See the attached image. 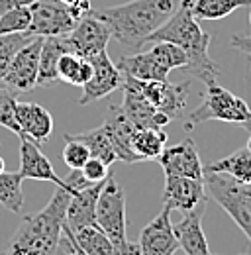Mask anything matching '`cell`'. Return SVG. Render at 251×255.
<instances>
[{"label":"cell","mask_w":251,"mask_h":255,"mask_svg":"<svg viewBox=\"0 0 251 255\" xmlns=\"http://www.w3.org/2000/svg\"><path fill=\"white\" fill-rule=\"evenodd\" d=\"M210 39V33L204 32L198 20L192 16V0H181L169 20L147 37L149 43L169 41L179 45L188 55V63L183 67V71L204 85L216 83L220 77L218 63L208 55Z\"/></svg>","instance_id":"obj_1"},{"label":"cell","mask_w":251,"mask_h":255,"mask_svg":"<svg viewBox=\"0 0 251 255\" xmlns=\"http://www.w3.org/2000/svg\"><path fill=\"white\" fill-rule=\"evenodd\" d=\"M181 0H129L120 6L93 8L94 16L102 20L122 47L137 51L147 43V37L163 26L177 10Z\"/></svg>","instance_id":"obj_2"},{"label":"cell","mask_w":251,"mask_h":255,"mask_svg":"<svg viewBox=\"0 0 251 255\" xmlns=\"http://www.w3.org/2000/svg\"><path fill=\"white\" fill-rule=\"evenodd\" d=\"M71 192L57 187L51 200L37 214L26 216L2 255H53L63 234Z\"/></svg>","instance_id":"obj_3"},{"label":"cell","mask_w":251,"mask_h":255,"mask_svg":"<svg viewBox=\"0 0 251 255\" xmlns=\"http://www.w3.org/2000/svg\"><path fill=\"white\" fill-rule=\"evenodd\" d=\"M250 118L251 108L244 98H240L234 93H230L228 89L220 87L218 83H210V85H206L204 102L188 114L185 129L190 131L196 124H202L208 120H220V122L244 126Z\"/></svg>","instance_id":"obj_4"},{"label":"cell","mask_w":251,"mask_h":255,"mask_svg":"<svg viewBox=\"0 0 251 255\" xmlns=\"http://www.w3.org/2000/svg\"><path fill=\"white\" fill-rule=\"evenodd\" d=\"M204 189L251 242V185L240 183L224 173L204 171Z\"/></svg>","instance_id":"obj_5"},{"label":"cell","mask_w":251,"mask_h":255,"mask_svg":"<svg viewBox=\"0 0 251 255\" xmlns=\"http://www.w3.org/2000/svg\"><path fill=\"white\" fill-rule=\"evenodd\" d=\"M94 222L110 238L114 246L127 240L126 238V192L114 181V177H106L104 187L98 194Z\"/></svg>","instance_id":"obj_6"},{"label":"cell","mask_w":251,"mask_h":255,"mask_svg":"<svg viewBox=\"0 0 251 255\" xmlns=\"http://www.w3.org/2000/svg\"><path fill=\"white\" fill-rule=\"evenodd\" d=\"M124 81H127L133 89H137L139 95L145 100H149L159 112L167 114L171 120L181 114L190 95V81H185V83H169L167 79L165 81H139L129 75H124Z\"/></svg>","instance_id":"obj_7"},{"label":"cell","mask_w":251,"mask_h":255,"mask_svg":"<svg viewBox=\"0 0 251 255\" xmlns=\"http://www.w3.org/2000/svg\"><path fill=\"white\" fill-rule=\"evenodd\" d=\"M61 37L67 51L77 53L81 57H91V55L100 53L108 47L112 33L102 20H98L93 12H89L85 18H81L77 22V26L71 32L67 35H61Z\"/></svg>","instance_id":"obj_8"},{"label":"cell","mask_w":251,"mask_h":255,"mask_svg":"<svg viewBox=\"0 0 251 255\" xmlns=\"http://www.w3.org/2000/svg\"><path fill=\"white\" fill-rule=\"evenodd\" d=\"M87 59L93 65V77L83 85V96L79 98L81 106H87L94 100L106 98L114 91L122 89V85H124V73L116 67V63H112L106 49L100 53H94Z\"/></svg>","instance_id":"obj_9"},{"label":"cell","mask_w":251,"mask_h":255,"mask_svg":"<svg viewBox=\"0 0 251 255\" xmlns=\"http://www.w3.org/2000/svg\"><path fill=\"white\" fill-rule=\"evenodd\" d=\"M43 37L35 35L28 41L12 59L6 75L0 79L2 85L18 91V93H30L37 87V71H39V51H41Z\"/></svg>","instance_id":"obj_10"},{"label":"cell","mask_w":251,"mask_h":255,"mask_svg":"<svg viewBox=\"0 0 251 255\" xmlns=\"http://www.w3.org/2000/svg\"><path fill=\"white\" fill-rule=\"evenodd\" d=\"M30 33L33 35H67L77 26V20L73 18L69 6L63 4L61 0H35L30 4Z\"/></svg>","instance_id":"obj_11"},{"label":"cell","mask_w":251,"mask_h":255,"mask_svg":"<svg viewBox=\"0 0 251 255\" xmlns=\"http://www.w3.org/2000/svg\"><path fill=\"white\" fill-rule=\"evenodd\" d=\"M157 159L165 171V177H190L198 181L204 179V165L190 137L177 145L165 147Z\"/></svg>","instance_id":"obj_12"},{"label":"cell","mask_w":251,"mask_h":255,"mask_svg":"<svg viewBox=\"0 0 251 255\" xmlns=\"http://www.w3.org/2000/svg\"><path fill=\"white\" fill-rule=\"evenodd\" d=\"M171 208L163 204V210L141 230L139 248L143 255H175L179 250V240L171 222Z\"/></svg>","instance_id":"obj_13"},{"label":"cell","mask_w":251,"mask_h":255,"mask_svg":"<svg viewBox=\"0 0 251 255\" xmlns=\"http://www.w3.org/2000/svg\"><path fill=\"white\" fill-rule=\"evenodd\" d=\"M208 194L204 189V179H190V177H165V191H163V204L171 210L190 212Z\"/></svg>","instance_id":"obj_14"},{"label":"cell","mask_w":251,"mask_h":255,"mask_svg":"<svg viewBox=\"0 0 251 255\" xmlns=\"http://www.w3.org/2000/svg\"><path fill=\"white\" fill-rule=\"evenodd\" d=\"M18 173L22 175L24 181L26 179L49 181V183H53V185H57V187H61V189H65V191H69L73 194L71 187L65 183V179L57 177L51 161L41 153L39 145L33 143L28 137H20V171Z\"/></svg>","instance_id":"obj_15"},{"label":"cell","mask_w":251,"mask_h":255,"mask_svg":"<svg viewBox=\"0 0 251 255\" xmlns=\"http://www.w3.org/2000/svg\"><path fill=\"white\" fill-rule=\"evenodd\" d=\"M124 91V102H122V112L124 116L133 124L135 128H157V129H165V126L171 122V118L163 112H159L155 106L145 100L143 96L137 93V89H133L127 81L122 85Z\"/></svg>","instance_id":"obj_16"},{"label":"cell","mask_w":251,"mask_h":255,"mask_svg":"<svg viewBox=\"0 0 251 255\" xmlns=\"http://www.w3.org/2000/svg\"><path fill=\"white\" fill-rule=\"evenodd\" d=\"M206 204L208 198L202 200L196 208H192L190 212L185 214V218L179 224H173L175 236L179 240V248H183V252L187 255H208V240L204 236L202 230V218L206 212Z\"/></svg>","instance_id":"obj_17"},{"label":"cell","mask_w":251,"mask_h":255,"mask_svg":"<svg viewBox=\"0 0 251 255\" xmlns=\"http://www.w3.org/2000/svg\"><path fill=\"white\" fill-rule=\"evenodd\" d=\"M16 120L20 126V137H28L33 143H45L53 133L51 114L35 102H18Z\"/></svg>","instance_id":"obj_18"},{"label":"cell","mask_w":251,"mask_h":255,"mask_svg":"<svg viewBox=\"0 0 251 255\" xmlns=\"http://www.w3.org/2000/svg\"><path fill=\"white\" fill-rule=\"evenodd\" d=\"M104 181L91 183V185H87L85 189L77 191L71 196L67 212H65V226L69 230H77V228H83V226H89V224H96L94 222V210H96L98 194L104 187Z\"/></svg>","instance_id":"obj_19"},{"label":"cell","mask_w":251,"mask_h":255,"mask_svg":"<svg viewBox=\"0 0 251 255\" xmlns=\"http://www.w3.org/2000/svg\"><path fill=\"white\" fill-rule=\"evenodd\" d=\"M104 131L108 133L110 141H112V147L116 151V157L118 159L126 161V163H139V157L133 153L131 149V137L135 133L137 128L133 126L127 118L124 116V112L118 108L116 112H112L106 120H104Z\"/></svg>","instance_id":"obj_20"},{"label":"cell","mask_w":251,"mask_h":255,"mask_svg":"<svg viewBox=\"0 0 251 255\" xmlns=\"http://www.w3.org/2000/svg\"><path fill=\"white\" fill-rule=\"evenodd\" d=\"M124 75H129L139 81H165L169 73L157 63L155 55L149 51H135L133 55H124L116 65Z\"/></svg>","instance_id":"obj_21"},{"label":"cell","mask_w":251,"mask_h":255,"mask_svg":"<svg viewBox=\"0 0 251 255\" xmlns=\"http://www.w3.org/2000/svg\"><path fill=\"white\" fill-rule=\"evenodd\" d=\"M61 35L43 37L41 51H39V71H37V87H47L57 81V61L65 53Z\"/></svg>","instance_id":"obj_22"},{"label":"cell","mask_w":251,"mask_h":255,"mask_svg":"<svg viewBox=\"0 0 251 255\" xmlns=\"http://www.w3.org/2000/svg\"><path fill=\"white\" fill-rule=\"evenodd\" d=\"M204 171H208V173H224V175H230L232 179H236L240 183L251 185V153L246 147H242V149L234 151L232 155H228L224 159L206 165Z\"/></svg>","instance_id":"obj_23"},{"label":"cell","mask_w":251,"mask_h":255,"mask_svg":"<svg viewBox=\"0 0 251 255\" xmlns=\"http://www.w3.org/2000/svg\"><path fill=\"white\" fill-rule=\"evenodd\" d=\"M167 147L165 129L157 128H137L131 137V149L141 161L157 159L161 151Z\"/></svg>","instance_id":"obj_24"},{"label":"cell","mask_w":251,"mask_h":255,"mask_svg":"<svg viewBox=\"0 0 251 255\" xmlns=\"http://www.w3.org/2000/svg\"><path fill=\"white\" fill-rule=\"evenodd\" d=\"M93 77V65L87 57H81L77 53L65 51L59 61H57V79L73 85V87H83L89 79Z\"/></svg>","instance_id":"obj_25"},{"label":"cell","mask_w":251,"mask_h":255,"mask_svg":"<svg viewBox=\"0 0 251 255\" xmlns=\"http://www.w3.org/2000/svg\"><path fill=\"white\" fill-rule=\"evenodd\" d=\"M69 232H71L75 244L87 255H112L114 252V244L96 224H89V226L69 230Z\"/></svg>","instance_id":"obj_26"},{"label":"cell","mask_w":251,"mask_h":255,"mask_svg":"<svg viewBox=\"0 0 251 255\" xmlns=\"http://www.w3.org/2000/svg\"><path fill=\"white\" fill-rule=\"evenodd\" d=\"M242 6H251V0H194L192 16L198 22H214L230 16Z\"/></svg>","instance_id":"obj_27"},{"label":"cell","mask_w":251,"mask_h":255,"mask_svg":"<svg viewBox=\"0 0 251 255\" xmlns=\"http://www.w3.org/2000/svg\"><path fill=\"white\" fill-rule=\"evenodd\" d=\"M71 137H75V139H79V141H83L87 147H89V151H91V157H96V159H102L108 167L114 163V161H118L116 157V151H114V147H112V141H110V137H108V133L104 131V128H94V129H89V131H83V133H69Z\"/></svg>","instance_id":"obj_28"},{"label":"cell","mask_w":251,"mask_h":255,"mask_svg":"<svg viewBox=\"0 0 251 255\" xmlns=\"http://www.w3.org/2000/svg\"><path fill=\"white\" fill-rule=\"evenodd\" d=\"M22 175L16 171L0 173V204L14 214H20L24 208V192H22Z\"/></svg>","instance_id":"obj_29"},{"label":"cell","mask_w":251,"mask_h":255,"mask_svg":"<svg viewBox=\"0 0 251 255\" xmlns=\"http://www.w3.org/2000/svg\"><path fill=\"white\" fill-rule=\"evenodd\" d=\"M35 35L30 32H20V33H2L0 35V79L6 75L8 67L12 63L14 55L28 43Z\"/></svg>","instance_id":"obj_30"},{"label":"cell","mask_w":251,"mask_h":255,"mask_svg":"<svg viewBox=\"0 0 251 255\" xmlns=\"http://www.w3.org/2000/svg\"><path fill=\"white\" fill-rule=\"evenodd\" d=\"M31 10L30 6H14L0 16V35L2 33L30 32Z\"/></svg>","instance_id":"obj_31"},{"label":"cell","mask_w":251,"mask_h":255,"mask_svg":"<svg viewBox=\"0 0 251 255\" xmlns=\"http://www.w3.org/2000/svg\"><path fill=\"white\" fill-rule=\"evenodd\" d=\"M18 91L0 83V126L12 129L20 135V126L16 120V106H18Z\"/></svg>","instance_id":"obj_32"},{"label":"cell","mask_w":251,"mask_h":255,"mask_svg":"<svg viewBox=\"0 0 251 255\" xmlns=\"http://www.w3.org/2000/svg\"><path fill=\"white\" fill-rule=\"evenodd\" d=\"M65 139H67V143H65L63 153H61L65 165H67L71 171H81V169H83V165H85V163L89 161V157H91L89 147H87L83 141H79V139L71 137L69 133L65 135Z\"/></svg>","instance_id":"obj_33"},{"label":"cell","mask_w":251,"mask_h":255,"mask_svg":"<svg viewBox=\"0 0 251 255\" xmlns=\"http://www.w3.org/2000/svg\"><path fill=\"white\" fill-rule=\"evenodd\" d=\"M83 177L89 181V183H100L108 177V165L102 159H96V157H89V161L83 165L81 169Z\"/></svg>","instance_id":"obj_34"},{"label":"cell","mask_w":251,"mask_h":255,"mask_svg":"<svg viewBox=\"0 0 251 255\" xmlns=\"http://www.w3.org/2000/svg\"><path fill=\"white\" fill-rule=\"evenodd\" d=\"M112 255H143V254H141V248H139V244L124 240L122 244L114 246V252H112Z\"/></svg>","instance_id":"obj_35"},{"label":"cell","mask_w":251,"mask_h":255,"mask_svg":"<svg viewBox=\"0 0 251 255\" xmlns=\"http://www.w3.org/2000/svg\"><path fill=\"white\" fill-rule=\"evenodd\" d=\"M53 255H77L75 248H73V242H71V238L67 236L65 230H63L61 238H59V244H57V248H55Z\"/></svg>","instance_id":"obj_36"},{"label":"cell","mask_w":251,"mask_h":255,"mask_svg":"<svg viewBox=\"0 0 251 255\" xmlns=\"http://www.w3.org/2000/svg\"><path fill=\"white\" fill-rule=\"evenodd\" d=\"M230 45L242 53H248L251 57V35H234L230 39Z\"/></svg>","instance_id":"obj_37"},{"label":"cell","mask_w":251,"mask_h":255,"mask_svg":"<svg viewBox=\"0 0 251 255\" xmlns=\"http://www.w3.org/2000/svg\"><path fill=\"white\" fill-rule=\"evenodd\" d=\"M63 230H65V232H67V236L71 238V242H73V248H75V252H77V255H87L85 252H83V250H81V248H79V246H77V244H75V240H73V236H71V232H69V228H67L65 224H63Z\"/></svg>","instance_id":"obj_38"},{"label":"cell","mask_w":251,"mask_h":255,"mask_svg":"<svg viewBox=\"0 0 251 255\" xmlns=\"http://www.w3.org/2000/svg\"><path fill=\"white\" fill-rule=\"evenodd\" d=\"M63 4H67V6H73V4H77V2H81V0H61Z\"/></svg>","instance_id":"obj_39"},{"label":"cell","mask_w":251,"mask_h":255,"mask_svg":"<svg viewBox=\"0 0 251 255\" xmlns=\"http://www.w3.org/2000/svg\"><path fill=\"white\" fill-rule=\"evenodd\" d=\"M6 171V163H4V159L0 157V173H4Z\"/></svg>","instance_id":"obj_40"},{"label":"cell","mask_w":251,"mask_h":255,"mask_svg":"<svg viewBox=\"0 0 251 255\" xmlns=\"http://www.w3.org/2000/svg\"><path fill=\"white\" fill-rule=\"evenodd\" d=\"M250 133H251V131H250ZM246 149L251 153V135H250V139H248V147H246Z\"/></svg>","instance_id":"obj_41"},{"label":"cell","mask_w":251,"mask_h":255,"mask_svg":"<svg viewBox=\"0 0 251 255\" xmlns=\"http://www.w3.org/2000/svg\"><path fill=\"white\" fill-rule=\"evenodd\" d=\"M250 24H251V12H250Z\"/></svg>","instance_id":"obj_42"},{"label":"cell","mask_w":251,"mask_h":255,"mask_svg":"<svg viewBox=\"0 0 251 255\" xmlns=\"http://www.w3.org/2000/svg\"><path fill=\"white\" fill-rule=\"evenodd\" d=\"M208 255H210V254H208ZM242 255H248V254H242Z\"/></svg>","instance_id":"obj_43"},{"label":"cell","mask_w":251,"mask_h":255,"mask_svg":"<svg viewBox=\"0 0 251 255\" xmlns=\"http://www.w3.org/2000/svg\"><path fill=\"white\" fill-rule=\"evenodd\" d=\"M192 2H194V0H192Z\"/></svg>","instance_id":"obj_44"}]
</instances>
